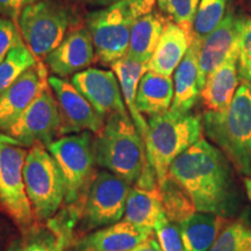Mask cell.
<instances>
[{"label":"cell","mask_w":251,"mask_h":251,"mask_svg":"<svg viewBox=\"0 0 251 251\" xmlns=\"http://www.w3.org/2000/svg\"><path fill=\"white\" fill-rule=\"evenodd\" d=\"M191 43L192 35L177 24L169 21L148 63V71L171 76L183 61Z\"/></svg>","instance_id":"21"},{"label":"cell","mask_w":251,"mask_h":251,"mask_svg":"<svg viewBox=\"0 0 251 251\" xmlns=\"http://www.w3.org/2000/svg\"><path fill=\"white\" fill-rule=\"evenodd\" d=\"M34 0H0V15L18 23L23 9Z\"/></svg>","instance_id":"35"},{"label":"cell","mask_w":251,"mask_h":251,"mask_svg":"<svg viewBox=\"0 0 251 251\" xmlns=\"http://www.w3.org/2000/svg\"><path fill=\"white\" fill-rule=\"evenodd\" d=\"M63 215L47 220V224H34L9 244L6 251H65L72 242V229L80 213L67 207Z\"/></svg>","instance_id":"15"},{"label":"cell","mask_w":251,"mask_h":251,"mask_svg":"<svg viewBox=\"0 0 251 251\" xmlns=\"http://www.w3.org/2000/svg\"><path fill=\"white\" fill-rule=\"evenodd\" d=\"M27 152L13 137L0 133V207L23 231L36 220L24 179Z\"/></svg>","instance_id":"9"},{"label":"cell","mask_w":251,"mask_h":251,"mask_svg":"<svg viewBox=\"0 0 251 251\" xmlns=\"http://www.w3.org/2000/svg\"><path fill=\"white\" fill-rule=\"evenodd\" d=\"M169 21L162 12L155 9L137 19L131 27L129 45L125 56L148 64Z\"/></svg>","instance_id":"22"},{"label":"cell","mask_w":251,"mask_h":251,"mask_svg":"<svg viewBox=\"0 0 251 251\" xmlns=\"http://www.w3.org/2000/svg\"><path fill=\"white\" fill-rule=\"evenodd\" d=\"M96 62V50L86 26L74 28L57 48L45 57L51 76L67 78L85 70Z\"/></svg>","instance_id":"16"},{"label":"cell","mask_w":251,"mask_h":251,"mask_svg":"<svg viewBox=\"0 0 251 251\" xmlns=\"http://www.w3.org/2000/svg\"><path fill=\"white\" fill-rule=\"evenodd\" d=\"M7 135L25 148H30L35 143L47 147L61 137L59 109L49 84L28 106Z\"/></svg>","instance_id":"11"},{"label":"cell","mask_w":251,"mask_h":251,"mask_svg":"<svg viewBox=\"0 0 251 251\" xmlns=\"http://www.w3.org/2000/svg\"><path fill=\"white\" fill-rule=\"evenodd\" d=\"M156 0H118L90 12L85 26L92 37L96 62L111 65L124 57L129 45L130 30L137 19L155 8Z\"/></svg>","instance_id":"4"},{"label":"cell","mask_w":251,"mask_h":251,"mask_svg":"<svg viewBox=\"0 0 251 251\" xmlns=\"http://www.w3.org/2000/svg\"><path fill=\"white\" fill-rule=\"evenodd\" d=\"M111 68L118 77L127 111L129 113L130 118L133 119L141 137L143 141H146L147 133H148V121H146L143 114L139 112L135 100H136L137 86H139L141 78L148 71V64H144V63L124 56L122 58L113 63Z\"/></svg>","instance_id":"24"},{"label":"cell","mask_w":251,"mask_h":251,"mask_svg":"<svg viewBox=\"0 0 251 251\" xmlns=\"http://www.w3.org/2000/svg\"><path fill=\"white\" fill-rule=\"evenodd\" d=\"M234 170L218 147L200 139L172 162L169 177L186 192L197 212L231 219L242 207Z\"/></svg>","instance_id":"1"},{"label":"cell","mask_w":251,"mask_h":251,"mask_svg":"<svg viewBox=\"0 0 251 251\" xmlns=\"http://www.w3.org/2000/svg\"><path fill=\"white\" fill-rule=\"evenodd\" d=\"M23 42L24 40L18 25H15L11 19L0 15V62L8 55L12 49Z\"/></svg>","instance_id":"34"},{"label":"cell","mask_w":251,"mask_h":251,"mask_svg":"<svg viewBox=\"0 0 251 251\" xmlns=\"http://www.w3.org/2000/svg\"><path fill=\"white\" fill-rule=\"evenodd\" d=\"M56 159L65 183L67 207L81 213L90 185L96 176L94 134L81 131L58 137L47 146Z\"/></svg>","instance_id":"7"},{"label":"cell","mask_w":251,"mask_h":251,"mask_svg":"<svg viewBox=\"0 0 251 251\" xmlns=\"http://www.w3.org/2000/svg\"><path fill=\"white\" fill-rule=\"evenodd\" d=\"M250 251H251V250H250Z\"/></svg>","instance_id":"40"},{"label":"cell","mask_w":251,"mask_h":251,"mask_svg":"<svg viewBox=\"0 0 251 251\" xmlns=\"http://www.w3.org/2000/svg\"><path fill=\"white\" fill-rule=\"evenodd\" d=\"M71 83L103 119L115 113H128L114 71L87 68L72 76Z\"/></svg>","instance_id":"14"},{"label":"cell","mask_w":251,"mask_h":251,"mask_svg":"<svg viewBox=\"0 0 251 251\" xmlns=\"http://www.w3.org/2000/svg\"><path fill=\"white\" fill-rule=\"evenodd\" d=\"M230 0H200L192 28V39L202 42L229 11Z\"/></svg>","instance_id":"29"},{"label":"cell","mask_w":251,"mask_h":251,"mask_svg":"<svg viewBox=\"0 0 251 251\" xmlns=\"http://www.w3.org/2000/svg\"><path fill=\"white\" fill-rule=\"evenodd\" d=\"M229 219L197 212L178 224L185 251H208Z\"/></svg>","instance_id":"26"},{"label":"cell","mask_w":251,"mask_h":251,"mask_svg":"<svg viewBox=\"0 0 251 251\" xmlns=\"http://www.w3.org/2000/svg\"><path fill=\"white\" fill-rule=\"evenodd\" d=\"M69 1L76 2V4L85 5V6H91V7H106V6H109L114 4L118 0H69Z\"/></svg>","instance_id":"37"},{"label":"cell","mask_w":251,"mask_h":251,"mask_svg":"<svg viewBox=\"0 0 251 251\" xmlns=\"http://www.w3.org/2000/svg\"><path fill=\"white\" fill-rule=\"evenodd\" d=\"M24 179L36 220L54 218L64 203L65 183L57 162L42 143H35L28 150Z\"/></svg>","instance_id":"8"},{"label":"cell","mask_w":251,"mask_h":251,"mask_svg":"<svg viewBox=\"0 0 251 251\" xmlns=\"http://www.w3.org/2000/svg\"><path fill=\"white\" fill-rule=\"evenodd\" d=\"M236 48L238 77L240 80L251 83V18L240 15Z\"/></svg>","instance_id":"32"},{"label":"cell","mask_w":251,"mask_h":251,"mask_svg":"<svg viewBox=\"0 0 251 251\" xmlns=\"http://www.w3.org/2000/svg\"><path fill=\"white\" fill-rule=\"evenodd\" d=\"M127 251H163L161 246H159L158 240L155 236L153 233L151 236H149L147 240H144L143 242L137 244L136 247H134L133 249L127 250Z\"/></svg>","instance_id":"36"},{"label":"cell","mask_w":251,"mask_h":251,"mask_svg":"<svg viewBox=\"0 0 251 251\" xmlns=\"http://www.w3.org/2000/svg\"><path fill=\"white\" fill-rule=\"evenodd\" d=\"M244 188H246L248 199L251 203V177L244 178Z\"/></svg>","instance_id":"38"},{"label":"cell","mask_w":251,"mask_h":251,"mask_svg":"<svg viewBox=\"0 0 251 251\" xmlns=\"http://www.w3.org/2000/svg\"><path fill=\"white\" fill-rule=\"evenodd\" d=\"M78 21L76 12L62 0H34L23 9L17 24L24 42L41 61L78 27Z\"/></svg>","instance_id":"6"},{"label":"cell","mask_w":251,"mask_h":251,"mask_svg":"<svg viewBox=\"0 0 251 251\" xmlns=\"http://www.w3.org/2000/svg\"><path fill=\"white\" fill-rule=\"evenodd\" d=\"M240 77L237 71V48L235 43L233 50L225 62L207 77L200 98L206 111L220 112L230 105L236 92Z\"/></svg>","instance_id":"19"},{"label":"cell","mask_w":251,"mask_h":251,"mask_svg":"<svg viewBox=\"0 0 251 251\" xmlns=\"http://www.w3.org/2000/svg\"><path fill=\"white\" fill-rule=\"evenodd\" d=\"M159 191L163 209L170 221L179 224L197 212L190 197L170 177L159 186Z\"/></svg>","instance_id":"27"},{"label":"cell","mask_w":251,"mask_h":251,"mask_svg":"<svg viewBox=\"0 0 251 251\" xmlns=\"http://www.w3.org/2000/svg\"><path fill=\"white\" fill-rule=\"evenodd\" d=\"M48 68L42 61L0 93V133L7 134L41 91L48 86Z\"/></svg>","instance_id":"13"},{"label":"cell","mask_w":251,"mask_h":251,"mask_svg":"<svg viewBox=\"0 0 251 251\" xmlns=\"http://www.w3.org/2000/svg\"><path fill=\"white\" fill-rule=\"evenodd\" d=\"M240 17L229 9L212 33H209L200 45L199 50V83L201 90L207 77L219 68L233 50L237 39Z\"/></svg>","instance_id":"17"},{"label":"cell","mask_w":251,"mask_h":251,"mask_svg":"<svg viewBox=\"0 0 251 251\" xmlns=\"http://www.w3.org/2000/svg\"><path fill=\"white\" fill-rule=\"evenodd\" d=\"M201 42L193 40L186 55L176 69L174 75V101L170 111L177 114H187L200 98L199 50Z\"/></svg>","instance_id":"20"},{"label":"cell","mask_w":251,"mask_h":251,"mask_svg":"<svg viewBox=\"0 0 251 251\" xmlns=\"http://www.w3.org/2000/svg\"><path fill=\"white\" fill-rule=\"evenodd\" d=\"M39 61L25 42L12 49L0 62V93Z\"/></svg>","instance_id":"28"},{"label":"cell","mask_w":251,"mask_h":251,"mask_svg":"<svg viewBox=\"0 0 251 251\" xmlns=\"http://www.w3.org/2000/svg\"><path fill=\"white\" fill-rule=\"evenodd\" d=\"M131 185L107 170L97 171L80 213L84 230L91 231L121 221Z\"/></svg>","instance_id":"10"},{"label":"cell","mask_w":251,"mask_h":251,"mask_svg":"<svg viewBox=\"0 0 251 251\" xmlns=\"http://www.w3.org/2000/svg\"><path fill=\"white\" fill-rule=\"evenodd\" d=\"M96 163L133 185L146 168V143L129 113H115L105 119L101 130L94 135Z\"/></svg>","instance_id":"3"},{"label":"cell","mask_w":251,"mask_h":251,"mask_svg":"<svg viewBox=\"0 0 251 251\" xmlns=\"http://www.w3.org/2000/svg\"><path fill=\"white\" fill-rule=\"evenodd\" d=\"M206 137L224 152L235 171L251 177V83L238 85L224 111H206L202 117Z\"/></svg>","instance_id":"2"},{"label":"cell","mask_w":251,"mask_h":251,"mask_svg":"<svg viewBox=\"0 0 251 251\" xmlns=\"http://www.w3.org/2000/svg\"><path fill=\"white\" fill-rule=\"evenodd\" d=\"M251 228L243 220L229 221L208 251H250Z\"/></svg>","instance_id":"30"},{"label":"cell","mask_w":251,"mask_h":251,"mask_svg":"<svg viewBox=\"0 0 251 251\" xmlns=\"http://www.w3.org/2000/svg\"><path fill=\"white\" fill-rule=\"evenodd\" d=\"M174 94L175 87L171 76L147 71L137 86L135 102L141 114L150 117L170 111Z\"/></svg>","instance_id":"23"},{"label":"cell","mask_w":251,"mask_h":251,"mask_svg":"<svg viewBox=\"0 0 251 251\" xmlns=\"http://www.w3.org/2000/svg\"><path fill=\"white\" fill-rule=\"evenodd\" d=\"M164 213L159 188H147L140 185H131L126 202L125 221L136 227L153 230Z\"/></svg>","instance_id":"25"},{"label":"cell","mask_w":251,"mask_h":251,"mask_svg":"<svg viewBox=\"0 0 251 251\" xmlns=\"http://www.w3.org/2000/svg\"><path fill=\"white\" fill-rule=\"evenodd\" d=\"M159 12L169 20L184 28L192 35L194 18H196L200 0H156Z\"/></svg>","instance_id":"31"},{"label":"cell","mask_w":251,"mask_h":251,"mask_svg":"<svg viewBox=\"0 0 251 251\" xmlns=\"http://www.w3.org/2000/svg\"><path fill=\"white\" fill-rule=\"evenodd\" d=\"M153 231L163 251H185L179 226L170 221L165 213L158 219Z\"/></svg>","instance_id":"33"},{"label":"cell","mask_w":251,"mask_h":251,"mask_svg":"<svg viewBox=\"0 0 251 251\" xmlns=\"http://www.w3.org/2000/svg\"><path fill=\"white\" fill-rule=\"evenodd\" d=\"M65 251H69V250H65Z\"/></svg>","instance_id":"39"},{"label":"cell","mask_w":251,"mask_h":251,"mask_svg":"<svg viewBox=\"0 0 251 251\" xmlns=\"http://www.w3.org/2000/svg\"><path fill=\"white\" fill-rule=\"evenodd\" d=\"M202 119L199 115L168 111L150 115L146 143L147 158L155 171L158 185L169 177V168L180 153L202 139Z\"/></svg>","instance_id":"5"},{"label":"cell","mask_w":251,"mask_h":251,"mask_svg":"<svg viewBox=\"0 0 251 251\" xmlns=\"http://www.w3.org/2000/svg\"><path fill=\"white\" fill-rule=\"evenodd\" d=\"M153 230L136 227L121 220L79 238L75 243L76 251H127L143 242Z\"/></svg>","instance_id":"18"},{"label":"cell","mask_w":251,"mask_h":251,"mask_svg":"<svg viewBox=\"0 0 251 251\" xmlns=\"http://www.w3.org/2000/svg\"><path fill=\"white\" fill-rule=\"evenodd\" d=\"M48 84L57 101L61 117V136L91 131L98 134L105 124L85 97L67 78L49 76Z\"/></svg>","instance_id":"12"}]
</instances>
